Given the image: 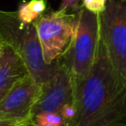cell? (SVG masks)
Returning a JSON list of instances; mask_svg holds the SVG:
<instances>
[{
	"label": "cell",
	"mask_w": 126,
	"mask_h": 126,
	"mask_svg": "<svg viewBox=\"0 0 126 126\" xmlns=\"http://www.w3.org/2000/svg\"><path fill=\"white\" fill-rule=\"evenodd\" d=\"M99 32L114 69L126 79V0H106Z\"/></svg>",
	"instance_id": "cell-5"
},
{
	"label": "cell",
	"mask_w": 126,
	"mask_h": 126,
	"mask_svg": "<svg viewBox=\"0 0 126 126\" xmlns=\"http://www.w3.org/2000/svg\"><path fill=\"white\" fill-rule=\"evenodd\" d=\"M30 75L23 60L8 45L0 53V100L24 77Z\"/></svg>",
	"instance_id": "cell-8"
},
{
	"label": "cell",
	"mask_w": 126,
	"mask_h": 126,
	"mask_svg": "<svg viewBox=\"0 0 126 126\" xmlns=\"http://www.w3.org/2000/svg\"><path fill=\"white\" fill-rule=\"evenodd\" d=\"M79 3L80 0H62L60 7H59V11L61 12H67L68 9H74V10H80L81 8L79 7Z\"/></svg>",
	"instance_id": "cell-13"
},
{
	"label": "cell",
	"mask_w": 126,
	"mask_h": 126,
	"mask_svg": "<svg viewBox=\"0 0 126 126\" xmlns=\"http://www.w3.org/2000/svg\"><path fill=\"white\" fill-rule=\"evenodd\" d=\"M59 114L63 117L66 125H68L69 123H71L72 120L75 117V114H76V109H75L74 103H67V104H65L61 108Z\"/></svg>",
	"instance_id": "cell-12"
},
{
	"label": "cell",
	"mask_w": 126,
	"mask_h": 126,
	"mask_svg": "<svg viewBox=\"0 0 126 126\" xmlns=\"http://www.w3.org/2000/svg\"><path fill=\"white\" fill-rule=\"evenodd\" d=\"M40 86L27 75L0 100V117L20 122L32 120V110L38 97Z\"/></svg>",
	"instance_id": "cell-7"
},
{
	"label": "cell",
	"mask_w": 126,
	"mask_h": 126,
	"mask_svg": "<svg viewBox=\"0 0 126 126\" xmlns=\"http://www.w3.org/2000/svg\"><path fill=\"white\" fill-rule=\"evenodd\" d=\"M45 10V0H30L28 2H23L20 5L17 13L22 22L31 24L33 23L37 18H39Z\"/></svg>",
	"instance_id": "cell-9"
},
{
	"label": "cell",
	"mask_w": 126,
	"mask_h": 126,
	"mask_svg": "<svg viewBox=\"0 0 126 126\" xmlns=\"http://www.w3.org/2000/svg\"><path fill=\"white\" fill-rule=\"evenodd\" d=\"M71 76L60 58L56 60L53 75L40 86L38 97L32 110V119L40 113L57 112L67 103H73Z\"/></svg>",
	"instance_id": "cell-6"
},
{
	"label": "cell",
	"mask_w": 126,
	"mask_h": 126,
	"mask_svg": "<svg viewBox=\"0 0 126 126\" xmlns=\"http://www.w3.org/2000/svg\"><path fill=\"white\" fill-rule=\"evenodd\" d=\"M24 126H35V125H34V123H33V122H32V121L28 122V123H27L26 125H24Z\"/></svg>",
	"instance_id": "cell-15"
},
{
	"label": "cell",
	"mask_w": 126,
	"mask_h": 126,
	"mask_svg": "<svg viewBox=\"0 0 126 126\" xmlns=\"http://www.w3.org/2000/svg\"><path fill=\"white\" fill-rule=\"evenodd\" d=\"M76 114L66 126H126V79L99 39L94 65L74 94Z\"/></svg>",
	"instance_id": "cell-1"
},
{
	"label": "cell",
	"mask_w": 126,
	"mask_h": 126,
	"mask_svg": "<svg viewBox=\"0 0 126 126\" xmlns=\"http://www.w3.org/2000/svg\"><path fill=\"white\" fill-rule=\"evenodd\" d=\"M0 40L23 60L30 76L39 86L53 75L56 60L45 63L34 23L22 22L17 11L0 10Z\"/></svg>",
	"instance_id": "cell-2"
},
{
	"label": "cell",
	"mask_w": 126,
	"mask_h": 126,
	"mask_svg": "<svg viewBox=\"0 0 126 126\" xmlns=\"http://www.w3.org/2000/svg\"><path fill=\"white\" fill-rule=\"evenodd\" d=\"M28 122H20V121H15V120H10V119H4L0 117V126H24Z\"/></svg>",
	"instance_id": "cell-14"
},
{
	"label": "cell",
	"mask_w": 126,
	"mask_h": 126,
	"mask_svg": "<svg viewBox=\"0 0 126 126\" xmlns=\"http://www.w3.org/2000/svg\"><path fill=\"white\" fill-rule=\"evenodd\" d=\"M43 59L52 64L69 48L78 24V13L55 11L41 15L34 22Z\"/></svg>",
	"instance_id": "cell-4"
},
{
	"label": "cell",
	"mask_w": 126,
	"mask_h": 126,
	"mask_svg": "<svg viewBox=\"0 0 126 126\" xmlns=\"http://www.w3.org/2000/svg\"><path fill=\"white\" fill-rule=\"evenodd\" d=\"M2 48H3V43H2V41L0 40V53H1V51H2Z\"/></svg>",
	"instance_id": "cell-16"
},
{
	"label": "cell",
	"mask_w": 126,
	"mask_h": 126,
	"mask_svg": "<svg viewBox=\"0 0 126 126\" xmlns=\"http://www.w3.org/2000/svg\"><path fill=\"white\" fill-rule=\"evenodd\" d=\"M99 39L98 14L82 7L78 11V24L74 38L69 48L60 57L71 76L73 95L94 65Z\"/></svg>",
	"instance_id": "cell-3"
},
{
	"label": "cell",
	"mask_w": 126,
	"mask_h": 126,
	"mask_svg": "<svg viewBox=\"0 0 126 126\" xmlns=\"http://www.w3.org/2000/svg\"><path fill=\"white\" fill-rule=\"evenodd\" d=\"M106 0H83V6L85 9L94 14H100L105 8Z\"/></svg>",
	"instance_id": "cell-11"
},
{
	"label": "cell",
	"mask_w": 126,
	"mask_h": 126,
	"mask_svg": "<svg viewBox=\"0 0 126 126\" xmlns=\"http://www.w3.org/2000/svg\"><path fill=\"white\" fill-rule=\"evenodd\" d=\"M35 126H66L63 117L57 112H45L35 115L32 119Z\"/></svg>",
	"instance_id": "cell-10"
}]
</instances>
